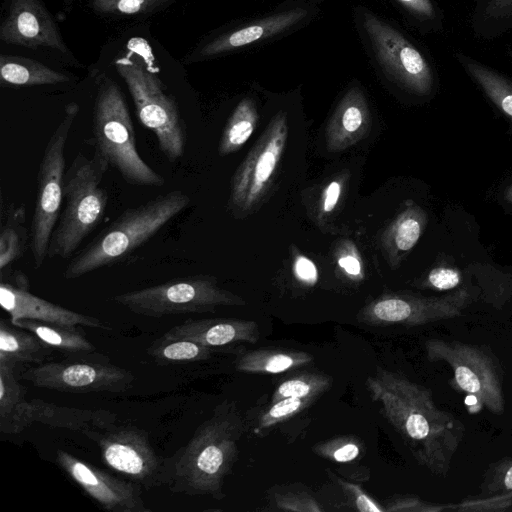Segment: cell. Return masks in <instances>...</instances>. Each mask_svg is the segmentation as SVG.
Wrapping results in <instances>:
<instances>
[{"mask_svg": "<svg viewBox=\"0 0 512 512\" xmlns=\"http://www.w3.org/2000/svg\"><path fill=\"white\" fill-rule=\"evenodd\" d=\"M113 300L134 314L153 318L214 312L219 306L245 304L242 298L219 287L208 275L175 278L115 295Z\"/></svg>", "mask_w": 512, "mask_h": 512, "instance_id": "obj_8", "label": "cell"}, {"mask_svg": "<svg viewBox=\"0 0 512 512\" xmlns=\"http://www.w3.org/2000/svg\"><path fill=\"white\" fill-rule=\"evenodd\" d=\"M116 421V415L105 409H80L59 406L40 399L24 398L8 422L0 427L4 434L22 432L33 423L78 431L88 436L105 430Z\"/></svg>", "mask_w": 512, "mask_h": 512, "instance_id": "obj_17", "label": "cell"}, {"mask_svg": "<svg viewBox=\"0 0 512 512\" xmlns=\"http://www.w3.org/2000/svg\"><path fill=\"white\" fill-rule=\"evenodd\" d=\"M507 495H509L510 497H512V492H509V493H505Z\"/></svg>", "mask_w": 512, "mask_h": 512, "instance_id": "obj_49", "label": "cell"}, {"mask_svg": "<svg viewBox=\"0 0 512 512\" xmlns=\"http://www.w3.org/2000/svg\"><path fill=\"white\" fill-rule=\"evenodd\" d=\"M480 488L481 496L512 492V458H505L491 465Z\"/></svg>", "mask_w": 512, "mask_h": 512, "instance_id": "obj_35", "label": "cell"}, {"mask_svg": "<svg viewBox=\"0 0 512 512\" xmlns=\"http://www.w3.org/2000/svg\"><path fill=\"white\" fill-rule=\"evenodd\" d=\"M363 27L384 70L403 89L421 97L436 86L432 63L408 38L374 15L365 13Z\"/></svg>", "mask_w": 512, "mask_h": 512, "instance_id": "obj_11", "label": "cell"}, {"mask_svg": "<svg viewBox=\"0 0 512 512\" xmlns=\"http://www.w3.org/2000/svg\"><path fill=\"white\" fill-rule=\"evenodd\" d=\"M370 114L366 99L358 88H353L337 106L327 127V145L331 151L348 148L368 132Z\"/></svg>", "mask_w": 512, "mask_h": 512, "instance_id": "obj_20", "label": "cell"}, {"mask_svg": "<svg viewBox=\"0 0 512 512\" xmlns=\"http://www.w3.org/2000/svg\"><path fill=\"white\" fill-rule=\"evenodd\" d=\"M306 13L303 9H294L264 18L215 38L203 45L197 55L201 58L212 57L269 38L297 23Z\"/></svg>", "mask_w": 512, "mask_h": 512, "instance_id": "obj_21", "label": "cell"}, {"mask_svg": "<svg viewBox=\"0 0 512 512\" xmlns=\"http://www.w3.org/2000/svg\"><path fill=\"white\" fill-rule=\"evenodd\" d=\"M109 169L97 152L91 158L82 153L75 156L65 172L63 204L50 239L49 259H70L100 224L108 204L102 181Z\"/></svg>", "mask_w": 512, "mask_h": 512, "instance_id": "obj_4", "label": "cell"}, {"mask_svg": "<svg viewBox=\"0 0 512 512\" xmlns=\"http://www.w3.org/2000/svg\"><path fill=\"white\" fill-rule=\"evenodd\" d=\"M0 79L2 85L38 86L70 81V77L33 59L1 55Z\"/></svg>", "mask_w": 512, "mask_h": 512, "instance_id": "obj_24", "label": "cell"}, {"mask_svg": "<svg viewBox=\"0 0 512 512\" xmlns=\"http://www.w3.org/2000/svg\"><path fill=\"white\" fill-rule=\"evenodd\" d=\"M505 198L512 203V184L506 189Z\"/></svg>", "mask_w": 512, "mask_h": 512, "instance_id": "obj_47", "label": "cell"}, {"mask_svg": "<svg viewBox=\"0 0 512 512\" xmlns=\"http://www.w3.org/2000/svg\"><path fill=\"white\" fill-rule=\"evenodd\" d=\"M56 460L63 471L104 510L111 512H150L139 486L119 479L74 455L57 450Z\"/></svg>", "mask_w": 512, "mask_h": 512, "instance_id": "obj_15", "label": "cell"}, {"mask_svg": "<svg viewBox=\"0 0 512 512\" xmlns=\"http://www.w3.org/2000/svg\"><path fill=\"white\" fill-rule=\"evenodd\" d=\"M366 386L395 429L411 445L417 463L446 477L464 440L465 424L436 406L432 393L402 374L379 369Z\"/></svg>", "mask_w": 512, "mask_h": 512, "instance_id": "obj_1", "label": "cell"}, {"mask_svg": "<svg viewBox=\"0 0 512 512\" xmlns=\"http://www.w3.org/2000/svg\"><path fill=\"white\" fill-rule=\"evenodd\" d=\"M79 110L75 102L65 106L63 117L50 136L40 161L29 228V248L35 269L41 268L48 258L50 239L62 209L66 143Z\"/></svg>", "mask_w": 512, "mask_h": 512, "instance_id": "obj_6", "label": "cell"}, {"mask_svg": "<svg viewBox=\"0 0 512 512\" xmlns=\"http://www.w3.org/2000/svg\"><path fill=\"white\" fill-rule=\"evenodd\" d=\"M509 50H510V53H509V54H510V56L512 57V46L510 47V49H509Z\"/></svg>", "mask_w": 512, "mask_h": 512, "instance_id": "obj_48", "label": "cell"}, {"mask_svg": "<svg viewBox=\"0 0 512 512\" xmlns=\"http://www.w3.org/2000/svg\"><path fill=\"white\" fill-rule=\"evenodd\" d=\"M304 351L259 349L242 354L236 362V369L250 373H281L298 368L312 361Z\"/></svg>", "mask_w": 512, "mask_h": 512, "instance_id": "obj_28", "label": "cell"}, {"mask_svg": "<svg viewBox=\"0 0 512 512\" xmlns=\"http://www.w3.org/2000/svg\"><path fill=\"white\" fill-rule=\"evenodd\" d=\"M95 152L130 185L161 187L165 178L140 156L130 113L119 86L101 75L92 113Z\"/></svg>", "mask_w": 512, "mask_h": 512, "instance_id": "obj_5", "label": "cell"}, {"mask_svg": "<svg viewBox=\"0 0 512 512\" xmlns=\"http://www.w3.org/2000/svg\"><path fill=\"white\" fill-rule=\"evenodd\" d=\"M338 483L342 486L346 495L351 499L355 508L361 512H384L385 508L379 506L373 499H371L360 486L338 480Z\"/></svg>", "mask_w": 512, "mask_h": 512, "instance_id": "obj_43", "label": "cell"}, {"mask_svg": "<svg viewBox=\"0 0 512 512\" xmlns=\"http://www.w3.org/2000/svg\"><path fill=\"white\" fill-rule=\"evenodd\" d=\"M315 451L322 457L336 462H348L359 456L360 446L354 438L340 437L319 444L315 447Z\"/></svg>", "mask_w": 512, "mask_h": 512, "instance_id": "obj_38", "label": "cell"}, {"mask_svg": "<svg viewBox=\"0 0 512 512\" xmlns=\"http://www.w3.org/2000/svg\"><path fill=\"white\" fill-rule=\"evenodd\" d=\"M147 354L159 365L183 364L207 360L212 347L185 339L160 337L147 348Z\"/></svg>", "mask_w": 512, "mask_h": 512, "instance_id": "obj_30", "label": "cell"}, {"mask_svg": "<svg viewBox=\"0 0 512 512\" xmlns=\"http://www.w3.org/2000/svg\"><path fill=\"white\" fill-rule=\"evenodd\" d=\"M511 506L512 497L507 494H497L466 500L457 505H451V509L468 512H500L508 510Z\"/></svg>", "mask_w": 512, "mask_h": 512, "instance_id": "obj_39", "label": "cell"}, {"mask_svg": "<svg viewBox=\"0 0 512 512\" xmlns=\"http://www.w3.org/2000/svg\"><path fill=\"white\" fill-rule=\"evenodd\" d=\"M25 274L16 271L7 280L1 278L0 304L10 321L30 319L49 323L83 326L111 331L112 327L98 318L69 310L29 291Z\"/></svg>", "mask_w": 512, "mask_h": 512, "instance_id": "obj_16", "label": "cell"}, {"mask_svg": "<svg viewBox=\"0 0 512 512\" xmlns=\"http://www.w3.org/2000/svg\"><path fill=\"white\" fill-rule=\"evenodd\" d=\"M275 505L285 511L319 512L322 508L317 501L304 492H292L275 494Z\"/></svg>", "mask_w": 512, "mask_h": 512, "instance_id": "obj_41", "label": "cell"}, {"mask_svg": "<svg viewBox=\"0 0 512 512\" xmlns=\"http://www.w3.org/2000/svg\"><path fill=\"white\" fill-rule=\"evenodd\" d=\"M342 186L339 181H332L325 189L322 210L330 213L334 210L341 195Z\"/></svg>", "mask_w": 512, "mask_h": 512, "instance_id": "obj_46", "label": "cell"}, {"mask_svg": "<svg viewBox=\"0 0 512 512\" xmlns=\"http://www.w3.org/2000/svg\"><path fill=\"white\" fill-rule=\"evenodd\" d=\"M48 353L49 346L35 334L0 320V364L15 368L19 363H40Z\"/></svg>", "mask_w": 512, "mask_h": 512, "instance_id": "obj_23", "label": "cell"}, {"mask_svg": "<svg viewBox=\"0 0 512 512\" xmlns=\"http://www.w3.org/2000/svg\"><path fill=\"white\" fill-rule=\"evenodd\" d=\"M338 266L350 277H362L360 259L353 253H343L337 259Z\"/></svg>", "mask_w": 512, "mask_h": 512, "instance_id": "obj_45", "label": "cell"}, {"mask_svg": "<svg viewBox=\"0 0 512 512\" xmlns=\"http://www.w3.org/2000/svg\"><path fill=\"white\" fill-rule=\"evenodd\" d=\"M258 121L254 101L244 98L231 114L220 138L218 152L226 156L238 151L253 134Z\"/></svg>", "mask_w": 512, "mask_h": 512, "instance_id": "obj_29", "label": "cell"}, {"mask_svg": "<svg viewBox=\"0 0 512 512\" xmlns=\"http://www.w3.org/2000/svg\"><path fill=\"white\" fill-rule=\"evenodd\" d=\"M470 26L473 35L491 41L512 29V0H472Z\"/></svg>", "mask_w": 512, "mask_h": 512, "instance_id": "obj_25", "label": "cell"}, {"mask_svg": "<svg viewBox=\"0 0 512 512\" xmlns=\"http://www.w3.org/2000/svg\"><path fill=\"white\" fill-rule=\"evenodd\" d=\"M313 398H282L273 402L265 411L258 422V429H267L302 411L309 405Z\"/></svg>", "mask_w": 512, "mask_h": 512, "instance_id": "obj_36", "label": "cell"}, {"mask_svg": "<svg viewBox=\"0 0 512 512\" xmlns=\"http://www.w3.org/2000/svg\"><path fill=\"white\" fill-rule=\"evenodd\" d=\"M15 326L35 334L49 347L68 353H90L95 350L84 332L78 326L49 323L30 319L11 322Z\"/></svg>", "mask_w": 512, "mask_h": 512, "instance_id": "obj_26", "label": "cell"}, {"mask_svg": "<svg viewBox=\"0 0 512 512\" xmlns=\"http://www.w3.org/2000/svg\"><path fill=\"white\" fill-rule=\"evenodd\" d=\"M461 279L462 276L458 269L437 267L428 273L427 286L438 291H448L458 287Z\"/></svg>", "mask_w": 512, "mask_h": 512, "instance_id": "obj_42", "label": "cell"}, {"mask_svg": "<svg viewBox=\"0 0 512 512\" xmlns=\"http://www.w3.org/2000/svg\"><path fill=\"white\" fill-rule=\"evenodd\" d=\"M431 362H444L452 370L449 385L473 396L493 414L505 411L503 371L488 347L458 340L429 339L424 344Z\"/></svg>", "mask_w": 512, "mask_h": 512, "instance_id": "obj_9", "label": "cell"}, {"mask_svg": "<svg viewBox=\"0 0 512 512\" xmlns=\"http://www.w3.org/2000/svg\"><path fill=\"white\" fill-rule=\"evenodd\" d=\"M30 241V230L26 226V206L11 204L7 209L0 232V270L9 268L25 253Z\"/></svg>", "mask_w": 512, "mask_h": 512, "instance_id": "obj_27", "label": "cell"}, {"mask_svg": "<svg viewBox=\"0 0 512 512\" xmlns=\"http://www.w3.org/2000/svg\"><path fill=\"white\" fill-rule=\"evenodd\" d=\"M0 40L32 49L44 47L70 53L56 22L40 0H11L0 26Z\"/></svg>", "mask_w": 512, "mask_h": 512, "instance_id": "obj_18", "label": "cell"}, {"mask_svg": "<svg viewBox=\"0 0 512 512\" xmlns=\"http://www.w3.org/2000/svg\"><path fill=\"white\" fill-rule=\"evenodd\" d=\"M105 464L147 489L167 485V461L159 456L146 432L132 425L115 426L90 433Z\"/></svg>", "mask_w": 512, "mask_h": 512, "instance_id": "obj_12", "label": "cell"}, {"mask_svg": "<svg viewBox=\"0 0 512 512\" xmlns=\"http://www.w3.org/2000/svg\"><path fill=\"white\" fill-rule=\"evenodd\" d=\"M427 216L423 209L417 205L409 206L403 211L392 224L390 230V245L395 256L410 251L418 242Z\"/></svg>", "mask_w": 512, "mask_h": 512, "instance_id": "obj_31", "label": "cell"}, {"mask_svg": "<svg viewBox=\"0 0 512 512\" xmlns=\"http://www.w3.org/2000/svg\"><path fill=\"white\" fill-rule=\"evenodd\" d=\"M259 336L257 323L235 318L188 319L162 335L166 339H185L212 348L239 342L255 343Z\"/></svg>", "mask_w": 512, "mask_h": 512, "instance_id": "obj_19", "label": "cell"}, {"mask_svg": "<svg viewBox=\"0 0 512 512\" xmlns=\"http://www.w3.org/2000/svg\"><path fill=\"white\" fill-rule=\"evenodd\" d=\"M176 0H91L100 14L114 16L145 15L167 7Z\"/></svg>", "mask_w": 512, "mask_h": 512, "instance_id": "obj_33", "label": "cell"}, {"mask_svg": "<svg viewBox=\"0 0 512 512\" xmlns=\"http://www.w3.org/2000/svg\"><path fill=\"white\" fill-rule=\"evenodd\" d=\"M189 203L186 193L171 190L125 209L70 258L63 277L74 280L122 262L186 209Z\"/></svg>", "mask_w": 512, "mask_h": 512, "instance_id": "obj_3", "label": "cell"}, {"mask_svg": "<svg viewBox=\"0 0 512 512\" xmlns=\"http://www.w3.org/2000/svg\"><path fill=\"white\" fill-rule=\"evenodd\" d=\"M25 398V389L14 374V367L0 364V427L11 418Z\"/></svg>", "mask_w": 512, "mask_h": 512, "instance_id": "obj_34", "label": "cell"}, {"mask_svg": "<svg viewBox=\"0 0 512 512\" xmlns=\"http://www.w3.org/2000/svg\"><path fill=\"white\" fill-rule=\"evenodd\" d=\"M471 301L466 288L442 296L385 295L364 307L357 318L369 325L418 326L458 317Z\"/></svg>", "mask_w": 512, "mask_h": 512, "instance_id": "obj_14", "label": "cell"}, {"mask_svg": "<svg viewBox=\"0 0 512 512\" xmlns=\"http://www.w3.org/2000/svg\"><path fill=\"white\" fill-rule=\"evenodd\" d=\"M115 67L130 92L141 124L154 133L160 151L172 163L181 159L187 128L175 99L143 65L122 58L116 61Z\"/></svg>", "mask_w": 512, "mask_h": 512, "instance_id": "obj_7", "label": "cell"}, {"mask_svg": "<svg viewBox=\"0 0 512 512\" xmlns=\"http://www.w3.org/2000/svg\"><path fill=\"white\" fill-rule=\"evenodd\" d=\"M453 56L486 97L512 121V79L464 52L456 51Z\"/></svg>", "mask_w": 512, "mask_h": 512, "instance_id": "obj_22", "label": "cell"}, {"mask_svg": "<svg viewBox=\"0 0 512 512\" xmlns=\"http://www.w3.org/2000/svg\"><path fill=\"white\" fill-rule=\"evenodd\" d=\"M330 379L321 374H302L282 382L272 396V402L282 398H313L330 386Z\"/></svg>", "mask_w": 512, "mask_h": 512, "instance_id": "obj_32", "label": "cell"}, {"mask_svg": "<svg viewBox=\"0 0 512 512\" xmlns=\"http://www.w3.org/2000/svg\"><path fill=\"white\" fill-rule=\"evenodd\" d=\"M287 135V117L280 112L270 121L233 176L229 205L235 215L251 213L266 197L275 178Z\"/></svg>", "mask_w": 512, "mask_h": 512, "instance_id": "obj_10", "label": "cell"}, {"mask_svg": "<svg viewBox=\"0 0 512 512\" xmlns=\"http://www.w3.org/2000/svg\"><path fill=\"white\" fill-rule=\"evenodd\" d=\"M23 377L39 388L66 393H123L135 380L127 369L92 359L48 362L29 368Z\"/></svg>", "mask_w": 512, "mask_h": 512, "instance_id": "obj_13", "label": "cell"}, {"mask_svg": "<svg viewBox=\"0 0 512 512\" xmlns=\"http://www.w3.org/2000/svg\"><path fill=\"white\" fill-rule=\"evenodd\" d=\"M451 509V505L430 503L417 496H398L389 500L385 511L389 512H439Z\"/></svg>", "mask_w": 512, "mask_h": 512, "instance_id": "obj_40", "label": "cell"}, {"mask_svg": "<svg viewBox=\"0 0 512 512\" xmlns=\"http://www.w3.org/2000/svg\"><path fill=\"white\" fill-rule=\"evenodd\" d=\"M421 26L432 32L443 29V14L434 0H397Z\"/></svg>", "mask_w": 512, "mask_h": 512, "instance_id": "obj_37", "label": "cell"}, {"mask_svg": "<svg viewBox=\"0 0 512 512\" xmlns=\"http://www.w3.org/2000/svg\"><path fill=\"white\" fill-rule=\"evenodd\" d=\"M295 277L307 285H314L318 279V270L314 262L302 255L296 257L293 264Z\"/></svg>", "mask_w": 512, "mask_h": 512, "instance_id": "obj_44", "label": "cell"}, {"mask_svg": "<svg viewBox=\"0 0 512 512\" xmlns=\"http://www.w3.org/2000/svg\"><path fill=\"white\" fill-rule=\"evenodd\" d=\"M243 422L233 403L218 405L190 441L167 457V486L189 496L224 498V478L238 455Z\"/></svg>", "mask_w": 512, "mask_h": 512, "instance_id": "obj_2", "label": "cell"}]
</instances>
